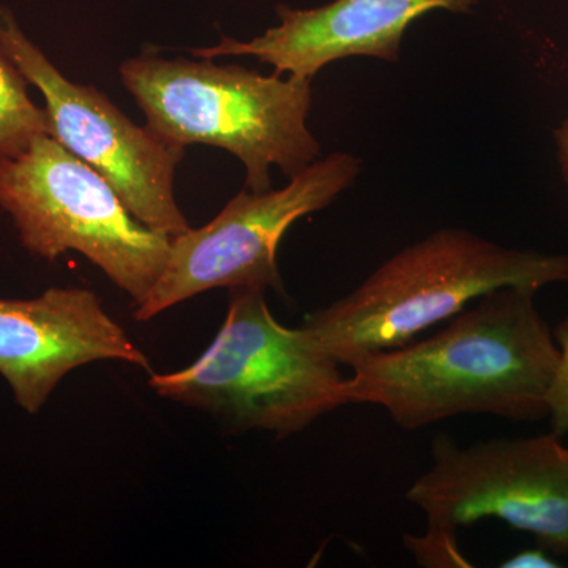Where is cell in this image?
Wrapping results in <instances>:
<instances>
[{
	"label": "cell",
	"instance_id": "cell-2",
	"mask_svg": "<svg viewBox=\"0 0 568 568\" xmlns=\"http://www.w3.org/2000/svg\"><path fill=\"white\" fill-rule=\"evenodd\" d=\"M568 283V254L507 248L444 227L388 257L357 287L305 317L302 327L339 365L407 345L499 287Z\"/></svg>",
	"mask_w": 568,
	"mask_h": 568
},
{
	"label": "cell",
	"instance_id": "cell-15",
	"mask_svg": "<svg viewBox=\"0 0 568 568\" xmlns=\"http://www.w3.org/2000/svg\"><path fill=\"white\" fill-rule=\"evenodd\" d=\"M556 142H558L560 171H562L568 186V118L560 125L558 132H556Z\"/></svg>",
	"mask_w": 568,
	"mask_h": 568
},
{
	"label": "cell",
	"instance_id": "cell-9",
	"mask_svg": "<svg viewBox=\"0 0 568 568\" xmlns=\"http://www.w3.org/2000/svg\"><path fill=\"white\" fill-rule=\"evenodd\" d=\"M106 361L152 373L148 355L92 291L51 287L28 301L0 298V375L26 413H39L73 369Z\"/></svg>",
	"mask_w": 568,
	"mask_h": 568
},
{
	"label": "cell",
	"instance_id": "cell-13",
	"mask_svg": "<svg viewBox=\"0 0 568 568\" xmlns=\"http://www.w3.org/2000/svg\"><path fill=\"white\" fill-rule=\"evenodd\" d=\"M552 334L558 343L560 357L548 390V418L551 432L562 437L568 436V316L556 325Z\"/></svg>",
	"mask_w": 568,
	"mask_h": 568
},
{
	"label": "cell",
	"instance_id": "cell-1",
	"mask_svg": "<svg viewBox=\"0 0 568 568\" xmlns=\"http://www.w3.org/2000/svg\"><path fill=\"white\" fill-rule=\"evenodd\" d=\"M537 293L499 287L437 334L357 358L346 379L347 405L383 407L407 432L463 414L547 418L560 351Z\"/></svg>",
	"mask_w": 568,
	"mask_h": 568
},
{
	"label": "cell",
	"instance_id": "cell-8",
	"mask_svg": "<svg viewBox=\"0 0 568 568\" xmlns=\"http://www.w3.org/2000/svg\"><path fill=\"white\" fill-rule=\"evenodd\" d=\"M0 52L43 95L51 136L102 175L134 219L170 237L192 227L174 196L185 148L134 125L102 92L63 77L2 6Z\"/></svg>",
	"mask_w": 568,
	"mask_h": 568
},
{
	"label": "cell",
	"instance_id": "cell-6",
	"mask_svg": "<svg viewBox=\"0 0 568 568\" xmlns=\"http://www.w3.org/2000/svg\"><path fill=\"white\" fill-rule=\"evenodd\" d=\"M361 171L357 156L332 153L291 178L284 189L239 193L211 223L171 237L162 275L145 301L134 306V320L145 323L219 287L274 290L283 295L276 261L283 235L297 220L334 203Z\"/></svg>",
	"mask_w": 568,
	"mask_h": 568
},
{
	"label": "cell",
	"instance_id": "cell-12",
	"mask_svg": "<svg viewBox=\"0 0 568 568\" xmlns=\"http://www.w3.org/2000/svg\"><path fill=\"white\" fill-rule=\"evenodd\" d=\"M403 544L422 567H470L459 549L457 534L426 528L422 536H405Z\"/></svg>",
	"mask_w": 568,
	"mask_h": 568
},
{
	"label": "cell",
	"instance_id": "cell-11",
	"mask_svg": "<svg viewBox=\"0 0 568 568\" xmlns=\"http://www.w3.org/2000/svg\"><path fill=\"white\" fill-rule=\"evenodd\" d=\"M28 84L0 52V162L20 153L40 134H51L47 110L32 102Z\"/></svg>",
	"mask_w": 568,
	"mask_h": 568
},
{
	"label": "cell",
	"instance_id": "cell-10",
	"mask_svg": "<svg viewBox=\"0 0 568 568\" xmlns=\"http://www.w3.org/2000/svg\"><path fill=\"white\" fill-rule=\"evenodd\" d=\"M474 0H334L312 10L278 7L282 22L250 41L223 39L194 50L201 59L253 55L275 74L310 78L328 63L347 58L396 62L410 22L433 10L466 13Z\"/></svg>",
	"mask_w": 568,
	"mask_h": 568
},
{
	"label": "cell",
	"instance_id": "cell-7",
	"mask_svg": "<svg viewBox=\"0 0 568 568\" xmlns=\"http://www.w3.org/2000/svg\"><path fill=\"white\" fill-rule=\"evenodd\" d=\"M560 439L551 432L463 447L444 433L406 500L424 511L426 528L457 534L497 518L551 555L568 556V447Z\"/></svg>",
	"mask_w": 568,
	"mask_h": 568
},
{
	"label": "cell",
	"instance_id": "cell-14",
	"mask_svg": "<svg viewBox=\"0 0 568 568\" xmlns=\"http://www.w3.org/2000/svg\"><path fill=\"white\" fill-rule=\"evenodd\" d=\"M503 568H558L560 564L556 562L551 558L547 549L541 548H528L517 552L500 564Z\"/></svg>",
	"mask_w": 568,
	"mask_h": 568
},
{
	"label": "cell",
	"instance_id": "cell-5",
	"mask_svg": "<svg viewBox=\"0 0 568 568\" xmlns=\"http://www.w3.org/2000/svg\"><path fill=\"white\" fill-rule=\"evenodd\" d=\"M0 209L21 244L54 261L78 252L142 304L162 275L171 237L134 219L114 189L51 134L0 162Z\"/></svg>",
	"mask_w": 568,
	"mask_h": 568
},
{
	"label": "cell",
	"instance_id": "cell-4",
	"mask_svg": "<svg viewBox=\"0 0 568 568\" xmlns=\"http://www.w3.org/2000/svg\"><path fill=\"white\" fill-rule=\"evenodd\" d=\"M346 379L304 327L275 320L264 290H239L205 353L179 372L152 373L149 386L237 432L286 437L346 406Z\"/></svg>",
	"mask_w": 568,
	"mask_h": 568
},
{
	"label": "cell",
	"instance_id": "cell-3",
	"mask_svg": "<svg viewBox=\"0 0 568 568\" xmlns=\"http://www.w3.org/2000/svg\"><path fill=\"white\" fill-rule=\"evenodd\" d=\"M123 85L140 104L148 129L168 144H204L237 156L246 189L271 190L276 166L294 178L321 159L308 129L312 80L264 77L239 65L140 55L123 62Z\"/></svg>",
	"mask_w": 568,
	"mask_h": 568
}]
</instances>
